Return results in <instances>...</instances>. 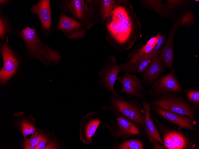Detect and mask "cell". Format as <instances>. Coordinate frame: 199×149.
Listing matches in <instances>:
<instances>
[{
	"label": "cell",
	"mask_w": 199,
	"mask_h": 149,
	"mask_svg": "<svg viewBox=\"0 0 199 149\" xmlns=\"http://www.w3.org/2000/svg\"><path fill=\"white\" fill-rule=\"evenodd\" d=\"M7 29V22L4 18L2 17H0V36L4 39L6 33Z\"/></svg>",
	"instance_id": "26"
},
{
	"label": "cell",
	"mask_w": 199,
	"mask_h": 149,
	"mask_svg": "<svg viewBox=\"0 0 199 149\" xmlns=\"http://www.w3.org/2000/svg\"><path fill=\"white\" fill-rule=\"evenodd\" d=\"M31 10L32 14L38 15L43 28L46 30H49L51 26L52 10L50 1H39L32 7Z\"/></svg>",
	"instance_id": "14"
},
{
	"label": "cell",
	"mask_w": 199,
	"mask_h": 149,
	"mask_svg": "<svg viewBox=\"0 0 199 149\" xmlns=\"http://www.w3.org/2000/svg\"><path fill=\"white\" fill-rule=\"evenodd\" d=\"M117 149H143V142L139 139H130L124 142L114 148Z\"/></svg>",
	"instance_id": "22"
},
{
	"label": "cell",
	"mask_w": 199,
	"mask_h": 149,
	"mask_svg": "<svg viewBox=\"0 0 199 149\" xmlns=\"http://www.w3.org/2000/svg\"><path fill=\"white\" fill-rule=\"evenodd\" d=\"M181 90L177 80L172 73H170L155 82L149 92L150 94L158 96L170 92H179Z\"/></svg>",
	"instance_id": "10"
},
{
	"label": "cell",
	"mask_w": 199,
	"mask_h": 149,
	"mask_svg": "<svg viewBox=\"0 0 199 149\" xmlns=\"http://www.w3.org/2000/svg\"><path fill=\"white\" fill-rule=\"evenodd\" d=\"M151 60V59H144L139 61L137 66L136 72L143 73Z\"/></svg>",
	"instance_id": "27"
},
{
	"label": "cell",
	"mask_w": 199,
	"mask_h": 149,
	"mask_svg": "<svg viewBox=\"0 0 199 149\" xmlns=\"http://www.w3.org/2000/svg\"><path fill=\"white\" fill-rule=\"evenodd\" d=\"M21 130L24 139L27 135L32 134L36 131V128L33 125L27 120H23L21 122Z\"/></svg>",
	"instance_id": "23"
},
{
	"label": "cell",
	"mask_w": 199,
	"mask_h": 149,
	"mask_svg": "<svg viewBox=\"0 0 199 149\" xmlns=\"http://www.w3.org/2000/svg\"><path fill=\"white\" fill-rule=\"evenodd\" d=\"M39 135V132L37 131L32 134L29 139H24L23 149H36L38 140Z\"/></svg>",
	"instance_id": "24"
},
{
	"label": "cell",
	"mask_w": 199,
	"mask_h": 149,
	"mask_svg": "<svg viewBox=\"0 0 199 149\" xmlns=\"http://www.w3.org/2000/svg\"><path fill=\"white\" fill-rule=\"evenodd\" d=\"M153 104L163 109L194 120L196 113L192 107L184 98L172 94L160 96Z\"/></svg>",
	"instance_id": "4"
},
{
	"label": "cell",
	"mask_w": 199,
	"mask_h": 149,
	"mask_svg": "<svg viewBox=\"0 0 199 149\" xmlns=\"http://www.w3.org/2000/svg\"><path fill=\"white\" fill-rule=\"evenodd\" d=\"M57 146L55 142L50 139L47 135L39 133L36 149H57Z\"/></svg>",
	"instance_id": "21"
},
{
	"label": "cell",
	"mask_w": 199,
	"mask_h": 149,
	"mask_svg": "<svg viewBox=\"0 0 199 149\" xmlns=\"http://www.w3.org/2000/svg\"><path fill=\"white\" fill-rule=\"evenodd\" d=\"M7 41L2 45L1 48L4 62L3 68L0 72L1 83L6 82L15 73L18 66V61L8 46Z\"/></svg>",
	"instance_id": "9"
},
{
	"label": "cell",
	"mask_w": 199,
	"mask_h": 149,
	"mask_svg": "<svg viewBox=\"0 0 199 149\" xmlns=\"http://www.w3.org/2000/svg\"><path fill=\"white\" fill-rule=\"evenodd\" d=\"M120 72H124L123 65L117 64L114 56H112L108 58L98 73L100 83L112 94L116 93L114 90V85L118 79V75Z\"/></svg>",
	"instance_id": "6"
},
{
	"label": "cell",
	"mask_w": 199,
	"mask_h": 149,
	"mask_svg": "<svg viewBox=\"0 0 199 149\" xmlns=\"http://www.w3.org/2000/svg\"><path fill=\"white\" fill-rule=\"evenodd\" d=\"M149 141L152 144L153 148L156 149H166L167 148L165 146L159 144V142L151 137H148Z\"/></svg>",
	"instance_id": "28"
},
{
	"label": "cell",
	"mask_w": 199,
	"mask_h": 149,
	"mask_svg": "<svg viewBox=\"0 0 199 149\" xmlns=\"http://www.w3.org/2000/svg\"><path fill=\"white\" fill-rule=\"evenodd\" d=\"M164 145L168 149H191L195 146L182 133L175 130L162 131Z\"/></svg>",
	"instance_id": "8"
},
{
	"label": "cell",
	"mask_w": 199,
	"mask_h": 149,
	"mask_svg": "<svg viewBox=\"0 0 199 149\" xmlns=\"http://www.w3.org/2000/svg\"><path fill=\"white\" fill-rule=\"evenodd\" d=\"M19 35L27 45L30 54L42 63L49 64L57 63L61 57L58 51L46 45L40 39L35 29L27 26Z\"/></svg>",
	"instance_id": "2"
},
{
	"label": "cell",
	"mask_w": 199,
	"mask_h": 149,
	"mask_svg": "<svg viewBox=\"0 0 199 149\" xmlns=\"http://www.w3.org/2000/svg\"><path fill=\"white\" fill-rule=\"evenodd\" d=\"M57 28L71 38H78L84 34L82 25L80 22L63 14L60 15Z\"/></svg>",
	"instance_id": "12"
},
{
	"label": "cell",
	"mask_w": 199,
	"mask_h": 149,
	"mask_svg": "<svg viewBox=\"0 0 199 149\" xmlns=\"http://www.w3.org/2000/svg\"><path fill=\"white\" fill-rule=\"evenodd\" d=\"M67 6L74 15L81 21H84L87 14L93 13V10L84 0H72Z\"/></svg>",
	"instance_id": "17"
},
{
	"label": "cell",
	"mask_w": 199,
	"mask_h": 149,
	"mask_svg": "<svg viewBox=\"0 0 199 149\" xmlns=\"http://www.w3.org/2000/svg\"><path fill=\"white\" fill-rule=\"evenodd\" d=\"M117 80L122 85L121 92L125 93L141 98L143 87L136 75L130 73H124L122 76L118 77Z\"/></svg>",
	"instance_id": "13"
},
{
	"label": "cell",
	"mask_w": 199,
	"mask_h": 149,
	"mask_svg": "<svg viewBox=\"0 0 199 149\" xmlns=\"http://www.w3.org/2000/svg\"><path fill=\"white\" fill-rule=\"evenodd\" d=\"M115 118L111 124L104 125L114 139H125L133 135H140V132L134 122L118 114H115Z\"/></svg>",
	"instance_id": "5"
},
{
	"label": "cell",
	"mask_w": 199,
	"mask_h": 149,
	"mask_svg": "<svg viewBox=\"0 0 199 149\" xmlns=\"http://www.w3.org/2000/svg\"><path fill=\"white\" fill-rule=\"evenodd\" d=\"M105 21L108 40L116 51L131 48L140 35L141 24L127 1L116 7Z\"/></svg>",
	"instance_id": "1"
},
{
	"label": "cell",
	"mask_w": 199,
	"mask_h": 149,
	"mask_svg": "<svg viewBox=\"0 0 199 149\" xmlns=\"http://www.w3.org/2000/svg\"><path fill=\"white\" fill-rule=\"evenodd\" d=\"M157 39V43L154 48L149 53L144 56L139 61L144 59H152L158 58L164 42L165 35L158 32L156 36Z\"/></svg>",
	"instance_id": "20"
},
{
	"label": "cell",
	"mask_w": 199,
	"mask_h": 149,
	"mask_svg": "<svg viewBox=\"0 0 199 149\" xmlns=\"http://www.w3.org/2000/svg\"><path fill=\"white\" fill-rule=\"evenodd\" d=\"M0 4H5L7 3V1H6V0H0Z\"/></svg>",
	"instance_id": "29"
},
{
	"label": "cell",
	"mask_w": 199,
	"mask_h": 149,
	"mask_svg": "<svg viewBox=\"0 0 199 149\" xmlns=\"http://www.w3.org/2000/svg\"><path fill=\"white\" fill-rule=\"evenodd\" d=\"M141 103L144 109V128L148 137L153 139L161 145L164 146L158 130L151 119L150 112L152 108L145 101H143Z\"/></svg>",
	"instance_id": "15"
},
{
	"label": "cell",
	"mask_w": 199,
	"mask_h": 149,
	"mask_svg": "<svg viewBox=\"0 0 199 149\" xmlns=\"http://www.w3.org/2000/svg\"><path fill=\"white\" fill-rule=\"evenodd\" d=\"M97 113L94 112L87 113L81 120L80 123V137L84 144L89 145L93 142L92 137L102 122L97 117Z\"/></svg>",
	"instance_id": "7"
},
{
	"label": "cell",
	"mask_w": 199,
	"mask_h": 149,
	"mask_svg": "<svg viewBox=\"0 0 199 149\" xmlns=\"http://www.w3.org/2000/svg\"><path fill=\"white\" fill-rule=\"evenodd\" d=\"M188 99L194 104L199 107V92L197 90H190L186 93Z\"/></svg>",
	"instance_id": "25"
},
{
	"label": "cell",
	"mask_w": 199,
	"mask_h": 149,
	"mask_svg": "<svg viewBox=\"0 0 199 149\" xmlns=\"http://www.w3.org/2000/svg\"><path fill=\"white\" fill-rule=\"evenodd\" d=\"M153 109L166 120L183 128L195 130L196 126L194 119L188 116H184L165 110L158 107H153Z\"/></svg>",
	"instance_id": "11"
},
{
	"label": "cell",
	"mask_w": 199,
	"mask_h": 149,
	"mask_svg": "<svg viewBox=\"0 0 199 149\" xmlns=\"http://www.w3.org/2000/svg\"><path fill=\"white\" fill-rule=\"evenodd\" d=\"M155 47V46L150 45L147 42L132 57L126 64L130 65L136 70L138 64L140 59L150 52Z\"/></svg>",
	"instance_id": "19"
},
{
	"label": "cell",
	"mask_w": 199,
	"mask_h": 149,
	"mask_svg": "<svg viewBox=\"0 0 199 149\" xmlns=\"http://www.w3.org/2000/svg\"><path fill=\"white\" fill-rule=\"evenodd\" d=\"M163 69L161 61L158 58L151 59L143 72L144 77L149 82H154Z\"/></svg>",
	"instance_id": "16"
},
{
	"label": "cell",
	"mask_w": 199,
	"mask_h": 149,
	"mask_svg": "<svg viewBox=\"0 0 199 149\" xmlns=\"http://www.w3.org/2000/svg\"><path fill=\"white\" fill-rule=\"evenodd\" d=\"M99 1L100 2L101 16L102 21L104 22L116 7L127 1L126 0H115Z\"/></svg>",
	"instance_id": "18"
},
{
	"label": "cell",
	"mask_w": 199,
	"mask_h": 149,
	"mask_svg": "<svg viewBox=\"0 0 199 149\" xmlns=\"http://www.w3.org/2000/svg\"><path fill=\"white\" fill-rule=\"evenodd\" d=\"M107 105L102 106L103 110H108L128 119L141 127H144V115L140 106L133 101H129L117 93L108 95Z\"/></svg>",
	"instance_id": "3"
}]
</instances>
